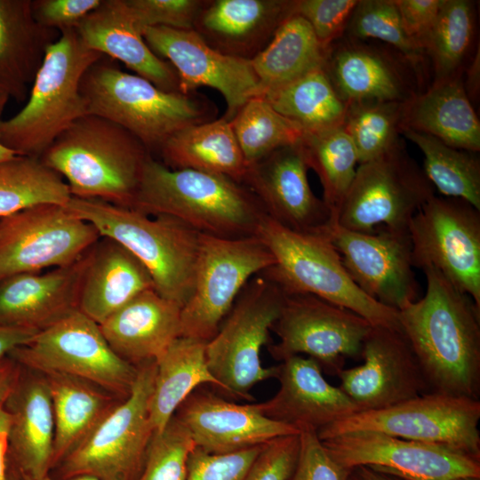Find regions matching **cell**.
Segmentation results:
<instances>
[{
    "label": "cell",
    "mask_w": 480,
    "mask_h": 480,
    "mask_svg": "<svg viewBox=\"0 0 480 480\" xmlns=\"http://www.w3.org/2000/svg\"><path fill=\"white\" fill-rule=\"evenodd\" d=\"M424 296L398 311L429 393L479 399L480 308L440 272L422 270Z\"/></svg>",
    "instance_id": "1"
},
{
    "label": "cell",
    "mask_w": 480,
    "mask_h": 480,
    "mask_svg": "<svg viewBox=\"0 0 480 480\" xmlns=\"http://www.w3.org/2000/svg\"><path fill=\"white\" fill-rule=\"evenodd\" d=\"M148 215H166L201 234L223 238L254 236L267 215L255 195L227 176L171 169L147 159L132 206Z\"/></svg>",
    "instance_id": "2"
},
{
    "label": "cell",
    "mask_w": 480,
    "mask_h": 480,
    "mask_svg": "<svg viewBox=\"0 0 480 480\" xmlns=\"http://www.w3.org/2000/svg\"><path fill=\"white\" fill-rule=\"evenodd\" d=\"M149 156L131 132L87 114L60 133L39 159L66 181L72 196L132 208Z\"/></svg>",
    "instance_id": "3"
},
{
    "label": "cell",
    "mask_w": 480,
    "mask_h": 480,
    "mask_svg": "<svg viewBox=\"0 0 480 480\" xmlns=\"http://www.w3.org/2000/svg\"><path fill=\"white\" fill-rule=\"evenodd\" d=\"M80 91L88 114L123 127L152 153L175 132L215 119L216 107L196 92H166L123 71L105 56L84 74Z\"/></svg>",
    "instance_id": "4"
},
{
    "label": "cell",
    "mask_w": 480,
    "mask_h": 480,
    "mask_svg": "<svg viewBox=\"0 0 480 480\" xmlns=\"http://www.w3.org/2000/svg\"><path fill=\"white\" fill-rule=\"evenodd\" d=\"M67 209L132 253L148 269L156 292L181 308L194 286L200 234L177 219L148 215L100 199L71 196Z\"/></svg>",
    "instance_id": "5"
},
{
    "label": "cell",
    "mask_w": 480,
    "mask_h": 480,
    "mask_svg": "<svg viewBox=\"0 0 480 480\" xmlns=\"http://www.w3.org/2000/svg\"><path fill=\"white\" fill-rule=\"evenodd\" d=\"M103 55L76 29L60 33L37 70L25 106L0 122V140L17 156L40 158L54 140L88 114L80 91L85 71Z\"/></svg>",
    "instance_id": "6"
},
{
    "label": "cell",
    "mask_w": 480,
    "mask_h": 480,
    "mask_svg": "<svg viewBox=\"0 0 480 480\" xmlns=\"http://www.w3.org/2000/svg\"><path fill=\"white\" fill-rule=\"evenodd\" d=\"M255 236L275 260L261 273L284 294H311L359 315L372 326L401 330L398 311L356 285L327 235L296 232L265 215Z\"/></svg>",
    "instance_id": "7"
},
{
    "label": "cell",
    "mask_w": 480,
    "mask_h": 480,
    "mask_svg": "<svg viewBox=\"0 0 480 480\" xmlns=\"http://www.w3.org/2000/svg\"><path fill=\"white\" fill-rule=\"evenodd\" d=\"M156 361L138 365L130 396L119 404L50 472L55 480L91 476L99 480H138L155 431L149 402Z\"/></svg>",
    "instance_id": "8"
},
{
    "label": "cell",
    "mask_w": 480,
    "mask_h": 480,
    "mask_svg": "<svg viewBox=\"0 0 480 480\" xmlns=\"http://www.w3.org/2000/svg\"><path fill=\"white\" fill-rule=\"evenodd\" d=\"M284 300V293L260 273L245 284L218 332L206 342L207 365L223 394L253 401L252 387L276 378L278 366L263 367L260 355Z\"/></svg>",
    "instance_id": "9"
},
{
    "label": "cell",
    "mask_w": 480,
    "mask_h": 480,
    "mask_svg": "<svg viewBox=\"0 0 480 480\" xmlns=\"http://www.w3.org/2000/svg\"><path fill=\"white\" fill-rule=\"evenodd\" d=\"M422 168L400 139L379 156L360 164L335 222L358 233L380 227L408 232L415 213L435 196Z\"/></svg>",
    "instance_id": "10"
},
{
    "label": "cell",
    "mask_w": 480,
    "mask_h": 480,
    "mask_svg": "<svg viewBox=\"0 0 480 480\" xmlns=\"http://www.w3.org/2000/svg\"><path fill=\"white\" fill-rule=\"evenodd\" d=\"M479 420V399L428 393L387 408L358 412L316 434L323 441L354 432H378L444 445L480 459Z\"/></svg>",
    "instance_id": "11"
},
{
    "label": "cell",
    "mask_w": 480,
    "mask_h": 480,
    "mask_svg": "<svg viewBox=\"0 0 480 480\" xmlns=\"http://www.w3.org/2000/svg\"><path fill=\"white\" fill-rule=\"evenodd\" d=\"M274 263L273 255L255 236L200 234L193 291L180 311V337L212 340L252 276Z\"/></svg>",
    "instance_id": "12"
},
{
    "label": "cell",
    "mask_w": 480,
    "mask_h": 480,
    "mask_svg": "<svg viewBox=\"0 0 480 480\" xmlns=\"http://www.w3.org/2000/svg\"><path fill=\"white\" fill-rule=\"evenodd\" d=\"M9 356L43 373L59 372L85 379L127 398L138 375L135 366L109 347L100 324L78 309L38 332Z\"/></svg>",
    "instance_id": "13"
},
{
    "label": "cell",
    "mask_w": 480,
    "mask_h": 480,
    "mask_svg": "<svg viewBox=\"0 0 480 480\" xmlns=\"http://www.w3.org/2000/svg\"><path fill=\"white\" fill-rule=\"evenodd\" d=\"M408 232L413 268L437 270L480 308V211L460 198L434 196Z\"/></svg>",
    "instance_id": "14"
},
{
    "label": "cell",
    "mask_w": 480,
    "mask_h": 480,
    "mask_svg": "<svg viewBox=\"0 0 480 480\" xmlns=\"http://www.w3.org/2000/svg\"><path fill=\"white\" fill-rule=\"evenodd\" d=\"M372 325L359 315L311 294H284L272 325L279 338L269 345L271 356L284 361L308 355L326 372L338 375L346 357L361 356Z\"/></svg>",
    "instance_id": "15"
},
{
    "label": "cell",
    "mask_w": 480,
    "mask_h": 480,
    "mask_svg": "<svg viewBox=\"0 0 480 480\" xmlns=\"http://www.w3.org/2000/svg\"><path fill=\"white\" fill-rule=\"evenodd\" d=\"M97 229L65 205H36L0 219V281L60 268L79 260L99 239Z\"/></svg>",
    "instance_id": "16"
},
{
    "label": "cell",
    "mask_w": 480,
    "mask_h": 480,
    "mask_svg": "<svg viewBox=\"0 0 480 480\" xmlns=\"http://www.w3.org/2000/svg\"><path fill=\"white\" fill-rule=\"evenodd\" d=\"M321 442L331 457L348 470L366 466L403 480L480 477V459L444 445L370 431Z\"/></svg>",
    "instance_id": "17"
},
{
    "label": "cell",
    "mask_w": 480,
    "mask_h": 480,
    "mask_svg": "<svg viewBox=\"0 0 480 480\" xmlns=\"http://www.w3.org/2000/svg\"><path fill=\"white\" fill-rule=\"evenodd\" d=\"M324 234L351 280L371 299L397 311L418 300L409 232L382 226L358 233L332 221Z\"/></svg>",
    "instance_id": "18"
},
{
    "label": "cell",
    "mask_w": 480,
    "mask_h": 480,
    "mask_svg": "<svg viewBox=\"0 0 480 480\" xmlns=\"http://www.w3.org/2000/svg\"><path fill=\"white\" fill-rule=\"evenodd\" d=\"M148 46L175 69L182 93L208 86L220 92L227 104L222 116L232 119L251 98L261 96L251 60L222 54L209 46L194 29L150 27L142 31Z\"/></svg>",
    "instance_id": "19"
},
{
    "label": "cell",
    "mask_w": 480,
    "mask_h": 480,
    "mask_svg": "<svg viewBox=\"0 0 480 480\" xmlns=\"http://www.w3.org/2000/svg\"><path fill=\"white\" fill-rule=\"evenodd\" d=\"M364 364L342 369L340 388L360 412L380 410L429 393L417 358L400 330L372 326L364 340Z\"/></svg>",
    "instance_id": "20"
},
{
    "label": "cell",
    "mask_w": 480,
    "mask_h": 480,
    "mask_svg": "<svg viewBox=\"0 0 480 480\" xmlns=\"http://www.w3.org/2000/svg\"><path fill=\"white\" fill-rule=\"evenodd\" d=\"M300 142L281 148L247 165L243 180L265 213L300 233L324 234L333 221L323 199L312 191Z\"/></svg>",
    "instance_id": "21"
},
{
    "label": "cell",
    "mask_w": 480,
    "mask_h": 480,
    "mask_svg": "<svg viewBox=\"0 0 480 480\" xmlns=\"http://www.w3.org/2000/svg\"><path fill=\"white\" fill-rule=\"evenodd\" d=\"M360 40L340 38L325 50L324 68L347 105L361 101L406 102L420 78L398 52Z\"/></svg>",
    "instance_id": "22"
},
{
    "label": "cell",
    "mask_w": 480,
    "mask_h": 480,
    "mask_svg": "<svg viewBox=\"0 0 480 480\" xmlns=\"http://www.w3.org/2000/svg\"><path fill=\"white\" fill-rule=\"evenodd\" d=\"M174 416L188 428L196 446L223 454L300 432L261 413L257 404H236L201 387L178 407Z\"/></svg>",
    "instance_id": "23"
},
{
    "label": "cell",
    "mask_w": 480,
    "mask_h": 480,
    "mask_svg": "<svg viewBox=\"0 0 480 480\" xmlns=\"http://www.w3.org/2000/svg\"><path fill=\"white\" fill-rule=\"evenodd\" d=\"M278 366L277 393L257 404L266 417L300 432L319 429L358 412L359 407L323 376L320 364L310 357L293 356Z\"/></svg>",
    "instance_id": "24"
},
{
    "label": "cell",
    "mask_w": 480,
    "mask_h": 480,
    "mask_svg": "<svg viewBox=\"0 0 480 480\" xmlns=\"http://www.w3.org/2000/svg\"><path fill=\"white\" fill-rule=\"evenodd\" d=\"M4 407L10 416L9 465L24 480L48 476L52 464L55 426L45 375L21 366Z\"/></svg>",
    "instance_id": "25"
},
{
    "label": "cell",
    "mask_w": 480,
    "mask_h": 480,
    "mask_svg": "<svg viewBox=\"0 0 480 480\" xmlns=\"http://www.w3.org/2000/svg\"><path fill=\"white\" fill-rule=\"evenodd\" d=\"M294 8L295 0H206L193 29L217 52L252 60Z\"/></svg>",
    "instance_id": "26"
},
{
    "label": "cell",
    "mask_w": 480,
    "mask_h": 480,
    "mask_svg": "<svg viewBox=\"0 0 480 480\" xmlns=\"http://www.w3.org/2000/svg\"><path fill=\"white\" fill-rule=\"evenodd\" d=\"M89 250L71 265L1 280L0 325L40 332L77 310Z\"/></svg>",
    "instance_id": "27"
},
{
    "label": "cell",
    "mask_w": 480,
    "mask_h": 480,
    "mask_svg": "<svg viewBox=\"0 0 480 480\" xmlns=\"http://www.w3.org/2000/svg\"><path fill=\"white\" fill-rule=\"evenodd\" d=\"M76 30L89 49L123 62L161 90L181 92L175 69L148 46L123 0H102Z\"/></svg>",
    "instance_id": "28"
},
{
    "label": "cell",
    "mask_w": 480,
    "mask_h": 480,
    "mask_svg": "<svg viewBox=\"0 0 480 480\" xmlns=\"http://www.w3.org/2000/svg\"><path fill=\"white\" fill-rule=\"evenodd\" d=\"M181 307L148 289L100 324L112 350L138 366L156 361L180 337Z\"/></svg>",
    "instance_id": "29"
},
{
    "label": "cell",
    "mask_w": 480,
    "mask_h": 480,
    "mask_svg": "<svg viewBox=\"0 0 480 480\" xmlns=\"http://www.w3.org/2000/svg\"><path fill=\"white\" fill-rule=\"evenodd\" d=\"M148 289L155 288L145 266L116 241L100 236L88 252L78 310L100 324Z\"/></svg>",
    "instance_id": "30"
},
{
    "label": "cell",
    "mask_w": 480,
    "mask_h": 480,
    "mask_svg": "<svg viewBox=\"0 0 480 480\" xmlns=\"http://www.w3.org/2000/svg\"><path fill=\"white\" fill-rule=\"evenodd\" d=\"M401 128L430 135L455 148L480 150V122L463 84V74L434 82L404 102Z\"/></svg>",
    "instance_id": "31"
},
{
    "label": "cell",
    "mask_w": 480,
    "mask_h": 480,
    "mask_svg": "<svg viewBox=\"0 0 480 480\" xmlns=\"http://www.w3.org/2000/svg\"><path fill=\"white\" fill-rule=\"evenodd\" d=\"M57 31L35 20L31 0H0V90L23 101Z\"/></svg>",
    "instance_id": "32"
},
{
    "label": "cell",
    "mask_w": 480,
    "mask_h": 480,
    "mask_svg": "<svg viewBox=\"0 0 480 480\" xmlns=\"http://www.w3.org/2000/svg\"><path fill=\"white\" fill-rule=\"evenodd\" d=\"M44 374L54 416L52 469L126 398L83 378L59 372Z\"/></svg>",
    "instance_id": "33"
},
{
    "label": "cell",
    "mask_w": 480,
    "mask_h": 480,
    "mask_svg": "<svg viewBox=\"0 0 480 480\" xmlns=\"http://www.w3.org/2000/svg\"><path fill=\"white\" fill-rule=\"evenodd\" d=\"M157 152L168 168L220 174L242 184L247 171L230 124L223 117L178 131Z\"/></svg>",
    "instance_id": "34"
},
{
    "label": "cell",
    "mask_w": 480,
    "mask_h": 480,
    "mask_svg": "<svg viewBox=\"0 0 480 480\" xmlns=\"http://www.w3.org/2000/svg\"><path fill=\"white\" fill-rule=\"evenodd\" d=\"M206 342L177 338L156 360V373L149 402L155 434L161 432L181 403L198 387L210 384L222 392L210 372L205 357Z\"/></svg>",
    "instance_id": "35"
},
{
    "label": "cell",
    "mask_w": 480,
    "mask_h": 480,
    "mask_svg": "<svg viewBox=\"0 0 480 480\" xmlns=\"http://www.w3.org/2000/svg\"><path fill=\"white\" fill-rule=\"evenodd\" d=\"M325 50L300 15L286 19L268 44L252 60L261 96L275 92L324 65Z\"/></svg>",
    "instance_id": "36"
},
{
    "label": "cell",
    "mask_w": 480,
    "mask_h": 480,
    "mask_svg": "<svg viewBox=\"0 0 480 480\" xmlns=\"http://www.w3.org/2000/svg\"><path fill=\"white\" fill-rule=\"evenodd\" d=\"M261 97L303 133L342 126L348 108L324 65Z\"/></svg>",
    "instance_id": "37"
},
{
    "label": "cell",
    "mask_w": 480,
    "mask_h": 480,
    "mask_svg": "<svg viewBox=\"0 0 480 480\" xmlns=\"http://www.w3.org/2000/svg\"><path fill=\"white\" fill-rule=\"evenodd\" d=\"M300 144L308 169L319 178L323 201L335 221L356 172V148L342 126L303 133Z\"/></svg>",
    "instance_id": "38"
},
{
    "label": "cell",
    "mask_w": 480,
    "mask_h": 480,
    "mask_svg": "<svg viewBox=\"0 0 480 480\" xmlns=\"http://www.w3.org/2000/svg\"><path fill=\"white\" fill-rule=\"evenodd\" d=\"M400 133L422 152V169L433 187L444 196L462 199L480 211V159L476 152L452 148L407 128H401Z\"/></svg>",
    "instance_id": "39"
},
{
    "label": "cell",
    "mask_w": 480,
    "mask_h": 480,
    "mask_svg": "<svg viewBox=\"0 0 480 480\" xmlns=\"http://www.w3.org/2000/svg\"><path fill=\"white\" fill-rule=\"evenodd\" d=\"M66 181L39 158L14 156L0 162V219L45 204L65 205Z\"/></svg>",
    "instance_id": "40"
},
{
    "label": "cell",
    "mask_w": 480,
    "mask_h": 480,
    "mask_svg": "<svg viewBox=\"0 0 480 480\" xmlns=\"http://www.w3.org/2000/svg\"><path fill=\"white\" fill-rule=\"evenodd\" d=\"M475 4L469 0H444L424 46L432 64L434 82L463 74L475 33Z\"/></svg>",
    "instance_id": "41"
},
{
    "label": "cell",
    "mask_w": 480,
    "mask_h": 480,
    "mask_svg": "<svg viewBox=\"0 0 480 480\" xmlns=\"http://www.w3.org/2000/svg\"><path fill=\"white\" fill-rule=\"evenodd\" d=\"M228 122L247 165L299 143L303 135L261 96L248 100Z\"/></svg>",
    "instance_id": "42"
},
{
    "label": "cell",
    "mask_w": 480,
    "mask_h": 480,
    "mask_svg": "<svg viewBox=\"0 0 480 480\" xmlns=\"http://www.w3.org/2000/svg\"><path fill=\"white\" fill-rule=\"evenodd\" d=\"M404 104L361 101L348 105L342 127L356 148L358 164L379 156L401 139Z\"/></svg>",
    "instance_id": "43"
},
{
    "label": "cell",
    "mask_w": 480,
    "mask_h": 480,
    "mask_svg": "<svg viewBox=\"0 0 480 480\" xmlns=\"http://www.w3.org/2000/svg\"><path fill=\"white\" fill-rule=\"evenodd\" d=\"M344 35L354 40L372 38L386 43L422 79L425 53L405 34L393 0H358Z\"/></svg>",
    "instance_id": "44"
},
{
    "label": "cell",
    "mask_w": 480,
    "mask_h": 480,
    "mask_svg": "<svg viewBox=\"0 0 480 480\" xmlns=\"http://www.w3.org/2000/svg\"><path fill=\"white\" fill-rule=\"evenodd\" d=\"M195 447L191 434L173 415L165 428L154 435L138 480H186Z\"/></svg>",
    "instance_id": "45"
},
{
    "label": "cell",
    "mask_w": 480,
    "mask_h": 480,
    "mask_svg": "<svg viewBox=\"0 0 480 480\" xmlns=\"http://www.w3.org/2000/svg\"><path fill=\"white\" fill-rule=\"evenodd\" d=\"M136 27L193 29L206 0H123Z\"/></svg>",
    "instance_id": "46"
},
{
    "label": "cell",
    "mask_w": 480,
    "mask_h": 480,
    "mask_svg": "<svg viewBox=\"0 0 480 480\" xmlns=\"http://www.w3.org/2000/svg\"><path fill=\"white\" fill-rule=\"evenodd\" d=\"M358 0H295V14L312 28L324 50L343 37Z\"/></svg>",
    "instance_id": "47"
},
{
    "label": "cell",
    "mask_w": 480,
    "mask_h": 480,
    "mask_svg": "<svg viewBox=\"0 0 480 480\" xmlns=\"http://www.w3.org/2000/svg\"><path fill=\"white\" fill-rule=\"evenodd\" d=\"M263 445L223 454L196 446L188 459L186 480H246Z\"/></svg>",
    "instance_id": "48"
},
{
    "label": "cell",
    "mask_w": 480,
    "mask_h": 480,
    "mask_svg": "<svg viewBox=\"0 0 480 480\" xmlns=\"http://www.w3.org/2000/svg\"><path fill=\"white\" fill-rule=\"evenodd\" d=\"M350 471L331 457L316 431L300 433L299 457L288 480H347Z\"/></svg>",
    "instance_id": "49"
},
{
    "label": "cell",
    "mask_w": 480,
    "mask_h": 480,
    "mask_svg": "<svg viewBox=\"0 0 480 480\" xmlns=\"http://www.w3.org/2000/svg\"><path fill=\"white\" fill-rule=\"evenodd\" d=\"M300 452V434L276 437L265 444L246 480H288Z\"/></svg>",
    "instance_id": "50"
},
{
    "label": "cell",
    "mask_w": 480,
    "mask_h": 480,
    "mask_svg": "<svg viewBox=\"0 0 480 480\" xmlns=\"http://www.w3.org/2000/svg\"><path fill=\"white\" fill-rule=\"evenodd\" d=\"M102 0H35L32 11L41 26L63 32L76 29Z\"/></svg>",
    "instance_id": "51"
},
{
    "label": "cell",
    "mask_w": 480,
    "mask_h": 480,
    "mask_svg": "<svg viewBox=\"0 0 480 480\" xmlns=\"http://www.w3.org/2000/svg\"><path fill=\"white\" fill-rule=\"evenodd\" d=\"M393 2L405 34L424 52L425 44L444 0H393Z\"/></svg>",
    "instance_id": "52"
},
{
    "label": "cell",
    "mask_w": 480,
    "mask_h": 480,
    "mask_svg": "<svg viewBox=\"0 0 480 480\" xmlns=\"http://www.w3.org/2000/svg\"><path fill=\"white\" fill-rule=\"evenodd\" d=\"M38 331L28 328L0 325V359L6 357L15 348L28 343Z\"/></svg>",
    "instance_id": "53"
},
{
    "label": "cell",
    "mask_w": 480,
    "mask_h": 480,
    "mask_svg": "<svg viewBox=\"0 0 480 480\" xmlns=\"http://www.w3.org/2000/svg\"><path fill=\"white\" fill-rule=\"evenodd\" d=\"M20 364L9 356L0 359V405H4L20 372Z\"/></svg>",
    "instance_id": "54"
},
{
    "label": "cell",
    "mask_w": 480,
    "mask_h": 480,
    "mask_svg": "<svg viewBox=\"0 0 480 480\" xmlns=\"http://www.w3.org/2000/svg\"><path fill=\"white\" fill-rule=\"evenodd\" d=\"M463 84L465 92L473 104L478 99L480 91L479 46H477V50L468 67L466 68L465 73L463 72Z\"/></svg>",
    "instance_id": "55"
},
{
    "label": "cell",
    "mask_w": 480,
    "mask_h": 480,
    "mask_svg": "<svg viewBox=\"0 0 480 480\" xmlns=\"http://www.w3.org/2000/svg\"><path fill=\"white\" fill-rule=\"evenodd\" d=\"M10 416L0 405V480H6L9 467Z\"/></svg>",
    "instance_id": "56"
},
{
    "label": "cell",
    "mask_w": 480,
    "mask_h": 480,
    "mask_svg": "<svg viewBox=\"0 0 480 480\" xmlns=\"http://www.w3.org/2000/svg\"><path fill=\"white\" fill-rule=\"evenodd\" d=\"M355 469L364 480H403L398 476L379 471L371 467L363 466Z\"/></svg>",
    "instance_id": "57"
},
{
    "label": "cell",
    "mask_w": 480,
    "mask_h": 480,
    "mask_svg": "<svg viewBox=\"0 0 480 480\" xmlns=\"http://www.w3.org/2000/svg\"><path fill=\"white\" fill-rule=\"evenodd\" d=\"M14 156L16 155L7 148L0 140V162L7 160Z\"/></svg>",
    "instance_id": "58"
},
{
    "label": "cell",
    "mask_w": 480,
    "mask_h": 480,
    "mask_svg": "<svg viewBox=\"0 0 480 480\" xmlns=\"http://www.w3.org/2000/svg\"><path fill=\"white\" fill-rule=\"evenodd\" d=\"M9 99V96L0 90V122L3 120L2 115Z\"/></svg>",
    "instance_id": "59"
},
{
    "label": "cell",
    "mask_w": 480,
    "mask_h": 480,
    "mask_svg": "<svg viewBox=\"0 0 480 480\" xmlns=\"http://www.w3.org/2000/svg\"><path fill=\"white\" fill-rule=\"evenodd\" d=\"M21 477V476H20ZM24 480V479H22ZM38 480H55L54 478H52L51 476H46L41 479H38ZM68 480H99L93 476H75V477H72V478H69Z\"/></svg>",
    "instance_id": "60"
},
{
    "label": "cell",
    "mask_w": 480,
    "mask_h": 480,
    "mask_svg": "<svg viewBox=\"0 0 480 480\" xmlns=\"http://www.w3.org/2000/svg\"><path fill=\"white\" fill-rule=\"evenodd\" d=\"M6 480H22V478L20 477L19 473L9 465Z\"/></svg>",
    "instance_id": "61"
},
{
    "label": "cell",
    "mask_w": 480,
    "mask_h": 480,
    "mask_svg": "<svg viewBox=\"0 0 480 480\" xmlns=\"http://www.w3.org/2000/svg\"><path fill=\"white\" fill-rule=\"evenodd\" d=\"M347 480H364V479L359 475L356 469H353L348 474Z\"/></svg>",
    "instance_id": "62"
},
{
    "label": "cell",
    "mask_w": 480,
    "mask_h": 480,
    "mask_svg": "<svg viewBox=\"0 0 480 480\" xmlns=\"http://www.w3.org/2000/svg\"><path fill=\"white\" fill-rule=\"evenodd\" d=\"M451 480H480V477H458Z\"/></svg>",
    "instance_id": "63"
}]
</instances>
